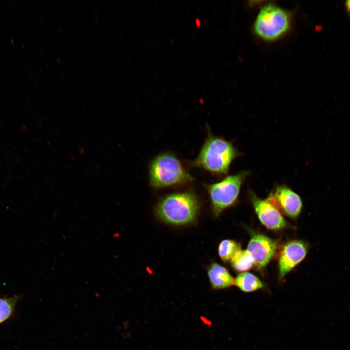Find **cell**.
<instances>
[{
	"label": "cell",
	"instance_id": "1",
	"mask_svg": "<svg viewBox=\"0 0 350 350\" xmlns=\"http://www.w3.org/2000/svg\"><path fill=\"white\" fill-rule=\"evenodd\" d=\"M238 155L237 150L230 142L209 132L192 164L214 175H226L231 162Z\"/></svg>",
	"mask_w": 350,
	"mask_h": 350
},
{
	"label": "cell",
	"instance_id": "2",
	"mask_svg": "<svg viewBox=\"0 0 350 350\" xmlns=\"http://www.w3.org/2000/svg\"><path fill=\"white\" fill-rule=\"evenodd\" d=\"M199 202L192 192L172 193L162 198L157 205L156 213L162 221L181 226L193 223L199 210Z\"/></svg>",
	"mask_w": 350,
	"mask_h": 350
},
{
	"label": "cell",
	"instance_id": "3",
	"mask_svg": "<svg viewBox=\"0 0 350 350\" xmlns=\"http://www.w3.org/2000/svg\"><path fill=\"white\" fill-rule=\"evenodd\" d=\"M150 185L157 189L173 186L191 181L192 178L180 160L171 153L156 157L149 169Z\"/></svg>",
	"mask_w": 350,
	"mask_h": 350
},
{
	"label": "cell",
	"instance_id": "4",
	"mask_svg": "<svg viewBox=\"0 0 350 350\" xmlns=\"http://www.w3.org/2000/svg\"><path fill=\"white\" fill-rule=\"evenodd\" d=\"M290 26L291 18L288 12L275 5L268 4L260 11L253 28L261 38L271 41L284 35Z\"/></svg>",
	"mask_w": 350,
	"mask_h": 350
},
{
	"label": "cell",
	"instance_id": "5",
	"mask_svg": "<svg viewBox=\"0 0 350 350\" xmlns=\"http://www.w3.org/2000/svg\"><path fill=\"white\" fill-rule=\"evenodd\" d=\"M248 175V172L243 171L227 176L219 182L205 185L214 216L218 217L237 201L242 185Z\"/></svg>",
	"mask_w": 350,
	"mask_h": 350
},
{
	"label": "cell",
	"instance_id": "6",
	"mask_svg": "<svg viewBox=\"0 0 350 350\" xmlns=\"http://www.w3.org/2000/svg\"><path fill=\"white\" fill-rule=\"evenodd\" d=\"M267 199L279 210L291 218H296L301 211L300 197L285 185L278 186Z\"/></svg>",
	"mask_w": 350,
	"mask_h": 350
},
{
	"label": "cell",
	"instance_id": "7",
	"mask_svg": "<svg viewBox=\"0 0 350 350\" xmlns=\"http://www.w3.org/2000/svg\"><path fill=\"white\" fill-rule=\"evenodd\" d=\"M251 200L260 222L266 228L279 230L287 227L279 210L267 198L261 199L252 193Z\"/></svg>",
	"mask_w": 350,
	"mask_h": 350
},
{
	"label": "cell",
	"instance_id": "8",
	"mask_svg": "<svg viewBox=\"0 0 350 350\" xmlns=\"http://www.w3.org/2000/svg\"><path fill=\"white\" fill-rule=\"evenodd\" d=\"M276 243L267 236L258 233L252 234L247 247L254 264L258 269L265 267L274 256Z\"/></svg>",
	"mask_w": 350,
	"mask_h": 350
},
{
	"label": "cell",
	"instance_id": "9",
	"mask_svg": "<svg viewBox=\"0 0 350 350\" xmlns=\"http://www.w3.org/2000/svg\"><path fill=\"white\" fill-rule=\"evenodd\" d=\"M308 246L304 242L293 240L287 242L280 252L279 260V279H283L306 257Z\"/></svg>",
	"mask_w": 350,
	"mask_h": 350
},
{
	"label": "cell",
	"instance_id": "10",
	"mask_svg": "<svg viewBox=\"0 0 350 350\" xmlns=\"http://www.w3.org/2000/svg\"><path fill=\"white\" fill-rule=\"evenodd\" d=\"M207 274L212 288L219 290L235 285V279L224 266L212 262L207 268Z\"/></svg>",
	"mask_w": 350,
	"mask_h": 350
},
{
	"label": "cell",
	"instance_id": "11",
	"mask_svg": "<svg viewBox=\"0 0 350 350\" xmlns=\"http://www.w3.org/2000/svg\"><path fill=\"white\" fill-rule=\"evenodd\" d=\"M235 285L242 291L252 292L264 287V283L253 274L244 272L239 274L235 279Z\"/></svg>",
	"mask_w": 350,
	"mask_h": 350
},
{
	"label": "cell",
	"instance_id": "12",
	"mask_svg": "<svg viewBox=\"0 0 350 350\" xmlns=\"http://www.w3.org/2000/svg\"><path fill=\"white\" fill-rule=\"evenodd\" d=\"M232 268L237 272H244L252 268L254 261L247 250L236 253L230 261Z\"/></svg>",
	"mask_w": 350,
	"mask_h": 350
},
{
	"label": "cell",
	"instance_id": "13",
	"mask_svg": "<svg viewBox=\"0 0 350 350\" xmlns=\"http://www.w3.org/2000/svg\"><path fill=\"white\" fill-rule=\"evenodd\" d=\"M241 250L242 249L240 243L229 239L222 240L218 248V255L224 262H230L235 254Z\"/></svg>",
	"mask_w": 350,
	"mask_h": 350
},
{
	"label": "cell",
	"instance_id": "14",
	"mask_svg": "<svg viewBox=\"0 0 350 350\" xmlns=\"http://www.w3.org/2000/svg\"><path fill=\"white\" fill-rule=\"evenodd\" d=\"M17 300V297L0 298V323L7 319L11 315Z\"/></svg>",
	"mask_w": 350,
	"mask_h": 350
},
{
	"label": "cell",
	"instance_id": "15",
	"mask_svg": "<svg viewBox=\"0 0 350 350\" xmlns=\"http://www.w3.org/2000/svg\"><path fill=\"white\" fill-rule=\"evenodd\" d=\"M345 6L347 11L350 13V0L346 1Z\"/></svg>",
	"mask_w": 350,
	"mask_h": 350
},
{
	"label": "cell",
	"instance_id": "16",
	"mask_svg": "<svg viewBox=\"0 0 350 350\" xmlns=\"http://www.w3.org/2000/svg\"><path fill=\"white\" fill-rule=\"evenodd\" d=\"M195 23L197 25V26L199 27L200 26V21L199 20V19H196L195 20Z\"/></svg>",
	"mask_w": 350,
	"mask_h": 350
}]
</instances>
